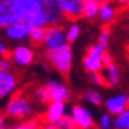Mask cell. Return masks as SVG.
Returning <instances> with one entry per match:
<instances>
[{"instance_id": "cell-1", "label": "cell", "mask_w": 129, "mask_h": 129, "mask_svg": "<svg viewBox=\"0 0 129 129\" xmlns=\"http://www.w3.org/2000/svg\"><path fill=\"white\" fill-rule=\"evenodd\" d=\"M12 11L19 15L22 21H26L33 26L48 25L40 0H15Z\"/></svg>"}, {"instance_id": "cell-2", "label": "cell", "mask_w": 129, "mask_h": 129, "mask_svg": "<svg viewBox=\"0 0 129 129\" xmlns=\"http://www.w3.org/2000/svg\"><path fill=\"white\" fill-rule=\"evenodd\" d=\"M46 58H48L49 63L61 75H67L70 73V70H71L73 50L69 44L57 50H48L46 51Z\"/></svg>"}, {"instance_id": "cell-3", "label": "cell", "mask_w": 129, "mask_h": 129, "mask_svg": "<svg viewBox=\"0 0 129 129\" xmlns=\"http://www.w3.org/2000/svg\"><path fill=\"white\" fill-rule=\"evenodd\" d=\"M5 112L9 117H13V119H28L34 115V108L26 98L17 95L8 102Z\"/></svg>"}, {"instance_id": "cell-4", "label": "cell", "mask_w": 129, "mask_h": 129, "mask_svg": "<svg viewBox=\"0 0 129 129\" xmlns=\"http://www.w3.org/2000/svg\"><path fill=\"white\" fill-rule=\"evenodd\" d=\"M104 54H105V46H103L102 44L98 42L96 45L90 46L83 59V66L86 71H88L90 74L102 71L104 67V62H103Z\"/></svg>"}, {"instance_id": "cell-5", "label": "cell", "mask_w": 129, "mask_h": 129, "mask_svg": "<svg viewBox=\"0 0 129 129\" xmlns=\"http://www.w3.org/2000/svg\"><path fill=\"white\" fill-rule=\"evenodd\" d=\"M48 25H61L67 19L61 7L59 0H40Z\"/></svg>"}, {"instance_id": "cell-6", "label": "cell", "mask_w": 129, "mask_h": 129, "mask_svg": "<svg viewBox=\"0 0 129 129\" xmlns=\"http://www.w3.org/2000/svg\"><path fill=\"white\" fill-rule=\"evenodd\" d=\"M69 44L66 37V30L61 25H49L46 28V36L44 40V46L46 50H57Z\"/></svg>"}, {"instance_id": "cell-7", "label": "cell", "mask_w": 129, "mask_h": 129, "mask_svg": "<svg viewBox=\"0 0 129 129\" xmlns=\"http://www.w3.org/2000/svg\"><path fill=\"white\" fill-rule=\"evenodd\" d=\"M32 29L33 25L21 20L5 29V37L11 41H15V42H24V41L30 38Z\"/></svg>"}, {"instance_id": "cell-8", "label": "cell", "mask_w": 129, "mask_h": 129, "mask_svg": "<svg viewBox=\"0 0 129 129\" xmlns=\"http://www.w3.org/2000/svg\"><path fill=\"white\" fill-rule=\"evenodd\" d=\"M34 51L26 45H19L12 49L11 51V58H12L13 63L19 67H26L32 64L34 61Z\"/></svg>"}, {"instance_id": "cell-9", "label": "cell", "mask_w": 129, "mask_h": 129, "mask_svg": "<svg viewBox=\"0 0 129 129\" xmlns=\"http://www.w3.org/2000/svg\"><path fill=\"white\" fill-rule=\"evenodd\" d=\"M70 115L73 116V119L75 120L79 129H91L93 124H95L92 113L83 105H79V104L74 105L71 108V113Z\"/></svg>"}, {"instance_id": "cell-10", "label": "cell", "mask_w": 129, "mask_h": 129, "mask_svg": "<svg viewBox=\"0 0 129 129\" xmlns=\"http://www.w3.org/2000/svg\"><path fill=\"white\" fill-rule=\"evenodd\" d=\"M46 88H48V92H49L50 102H64L66 103L70 99V90L66 87V84H63L58 80H50L46 84Z\"/></svg>"}, {"instance_id": "cell-11", "label": "cell", "mask_w": 129, "mask_h": 129, "mask_svg": "<svg viewBox=\"0 0 129 129\" xmlns=\"http://www.w3.org/2000/svg\"><path fill=\"white\" fill-rule=\"evenodd\" d=\"M17 79L13 73L0 70V100L7 98L16 91Z\"/></svg>"}, {"instance_id": "cell-12", "label": "cell", "mask_w": 129, "mask_h": 129, "mask_svg": "<svg viewBox=\"0 0 129 129\" xmlns=\"http://www.w3.org/2000/svg\"><path fill=\"white\" fill-rule=\"evenodd\" d=\"M104 105L112 116H117L121 112H124V111L129 107L128 105V96L124 95V93L113 95V96L108 98L107 100L104 102Z\"/></svg>"}, {"instance_id": "cell-13", "label": "cell", "mask_w": 129, "mask_h": 129, "mask_svg": "<svg viewBox=\"0 0 129 129\" xmlns=\"http://www.w3.org/2000/svg\"><path fill=\"white\" fill-rule=\"evenodd\" d=\"M84 2L86 0H59L61 7L63 9L64 15H66V17L73 21L82 17Z\"/></svg>"}, {"instance_id": "cell-14", "label": "cell", "mask_w": 129, "mask_h": 129, "mask_svg": "<svg viewBox=\"0 0 129 129\" xmlns=\"http://www.w3.org/2000/svg\"><path fill=\"white\" fill-rule=\"evenodd\" d=\"M64 115H66V104H64V102H50L45 115V120L46 122L55 124Z\"/></svg>"}, {"instance_id": "cell-15", "label": "cell", "mask_w": 129, "mask_h": 129, "mask_svg": "<svg viewBox=\"0 0 129 129\" xmlns=\"http://www.w3.org/2000/svg\"><path fill=\"white\" fill-rule=\"evenodd\" d=\"M102 74L108 86H117L120 83V71L115 63L109 64V66H104L102 70Z\"/></svg>"}, {"instance_id": "cell-16", "label": "cell", "mask_w": 129, "mask_h": 129, "mask_svg": "<svg viewBox=\"0 0 129 129\" xmlns=\"http://www.w3.org/2000/svg\"><path fill=\"white\" fill-rule=\"evenodd\" d=\"M102 3L98 0H86L83 5V12H82V17H84L87 20H92L99 17V12H100Z\"/></svg>"}, {"instance_id": "cell-17", "label": "cell", "mask_w": 129, "mask_h": 129, "mask_svg": "<svg viewBox=\"0 0 129 129\" xmlns=\"http://www.w3.org/2000/svg\"><path fill=\"white\" fill-rule=\"evenodd\" d=\"M116 8L115 5H112L111 3H104L100 7V12H99V19L104 24H108V22L113 21V19L116 17Z\"/></svg>"}, {"instance_id": "cell-18", "label": "cell", "mask_w": 129, "mask_h": 129, "mask_svg": "<svg viewBox=\"0 0 129 129\" xmlns=\"http://www.w3.org/2000/svg\"><path fill=\"white\" fill-rule=\"evenodd\" d=\"M19 21H21L19 15L13 11H8V12L0 15V29H7L8 26L13 25Z\"/></svg>"}, {"instance_id": "cell-19", "label": "cell", "mask_w": 129, "mask_h": 129, "mask_svg": "<svg viewBox=\"0 0 129 129\" xmlns=\"http://www.w3.org/2000/svg\"><path fill=\"white\" fill-rule=\"evenodd\" d=\"M45 36H46V26H33L29 40L34 45H40V44H44Z\"/></svg>"}, {"instance_id": "cell-20", "label": "cell", "mask_w": 129, "mask_h": 129, "mask_svg": "<svg viewBox=\"0 0 129 129\" xmlns=\"http://www.w3.org/2000/svg\"><path fill=\"white\" fill-rule=\"evenodd\" d=\"M84 100L91 105H100L103 104V95L96 90H88L84 92Z\"/></svg>"}, {"instance_id": "cell-21", "label": "cell", "mask_w": 129, "mask_h": 129, "mask_svg": "<svg viewBox=\"0 0 129 129\" xmlns=\"http://www.w3.org/2000/svg\"><path fill=\"white\" fill-rule=\"evenodd\" d=\"M113 128L116 129H129V108H126L124 112L116 116Z\"/></svg>"}, {"instance_id": "cell-22", "label": "cell", "mask_w": 129, "mask_h": 129, "mask_svg": "<svg viewBox=\"0 0 129 129\" xmlns=\"http://www.w3.org/2000/svg\"><path fill=\"white\" fill-rule=\"evenodd\" d=\"M79 34H80V25L78 24V22L73 21L71 24L67 26V29H66V37H67L69 44L75 42V41L78 40Z\"/></svg>"}, {"instance_id": "cell-23", "label": "cell", "mask_w": 129, "mask_h": 129, "mask_svg": "<svg viewBox=\"0 0 129 129\" xmlns=\"http://www.w3.org/2000/svg\"><path fill=\"white\" fill-rule=\"evenodd\" d=\"M55 125L58 126V129H78V125L75 120L73 119L71 115H64L59 121L55 122Z\"/></svg>"}, {"instance_id": "cell-24", "label": "cell", "mask_w": 129, "mask_h": 129, "mask_svg": "<svg viewBox=\"0 0 129 129\" xmlns=\"http://www.w3.org/2000/svg\"><path fill=\"white\" fill-rule=\"evenodd\" d=\"M113 122H115V120L112 119V115L109 112L103 113L100 116V119H99V126H100V129H112Z\"/></svg>"}, {"instance_id": "cell-25", "label": "cell", "mask_w": 129, "mask_h": 129, "mask_svg": "<svg viewBox=\"0 0 129 129\" xmlns=\"http://www.w3.org/2000/svg\"><path fill=\"white\" fill-rule=\"evenodd\" d=\"M34 98H36L40 103H50V98H49V92H48L46 86L37 88L36 92H34Z\"/></svg>"}, {"instance_id": "cell-26", "label": "cell", "mask_w": 129, "mask_h": 129, "mask_svg": "<svg viewBox=\"0 0 129 129\" xmlns=\"http://www.w3.org/2000/svg\"><path fill=\"white\" fill-rule=\"evenodd\" d=\"M90 79H91V83L93 86H96V87H103L105 84L104 77H103V74L100 71H99V73H91Z\"/></svg>"}, {"instance_id": "cell-27", "label": "cell", "mask_w": 129, "mask_h": 129, "mask_svg": "<svg viewBox=\"0 0 129 129\" xmlns=\"http://www.w3.org/2000/svg\"><path fill=\"white\" fill-rule=\"evenodd\" d=\"M12 58H9L7 55H3L0 57V70H3V71H11V69H12Z\"/></svg>"}, {"instance_id": "cell-28", "label": "cell", "mask_w": 129, "mask_h": 129, "mask_svg": "<svg viewBox=\"0 0 129 129\" xmlns=\"http://www.w3.org/2000/svg\"><path fill=\"white\" fill-rule=\"evenodd\" d=\"M38 128H40L38 121L32 120V121H26V122H22V124L16 125L12 129H38Z\"/></svg>"}, {"instance_id": "cell-29", "label": "cell", "mask_w": 129, "mask_h": 129, "mask_svg": "<svg viewBox=\"0 0 129 129\" xmlns=\"http://www.w3.org/2000/svg\"><path fill=\"white\" fill-rule=\"evenodd\" d=\"M15 0H0V15L5 13L8 11H12Z\"/></svg>"}, {"instance_id": "cell-30", "label": "cell", "mask_w": 129, "mask_h": 129, "mask_svg": "<svg viewBox=\"0 0 129 129\" xmlns=\"http://www.w3.org/2000/svg\"><path fill=\"white\" fill-rule=\"evenodd\" d=\"M109 29L108 28H104L103 30L100 32V34H99V44H102L103 46H105L107 48L108 45V41H109Z\"/></svg>"}, {"instance_id": "cell-31", "label": "cell", "mask_w": 129, "mask_h": 129, "mask_svg": "<svg viewBox=\"0 0 129 129\" xmlns=\"http://www.w3.org/2000/svg\"><path fill=\"white\" fill-rule=\"evenodd\" d=\"M103 62H104V66H109V64L113 63V58L109 53H105L104 57H103Z\"/></svg>"}, {"instance_id": "cell-32", "label": "cell", "mask_w": 129, "mask_h": 129, "mask_svg": "<svg viewBox=\"0 0 129 129\" xmlns=\"http://www.w3.org/2000/svg\"><path fill=\"white\" fill-rule=\"evenodd\" d=\"M7 54H8V48H7V45H5L2 40H0V57L7 55Z\"/></svg>"}, {"instance_id": "cell-33", "label": "cell", "mask_w": 129, "mask_h": 129, "mask_svg": "<svg viewBox=\"0 0 129 129\" xmlns=\"http://www.w3.org/2000/svg\"><path fill=\"white\" fill-rule=\"evenodd\" d=\"M41 129H58V126L55 124H51V122H48L44 128H41Z\"/></svg>"}, {"instance_id": "cell-34", "label": "cell", "mask_w": 129, "mask_h": 129, "mask_svg": "<svg viewBox=\"0 0 129 129\" xmlns=\"http://www.w3.org/2000/svg\"><path fill=\"white\" fill-rule=\"evenodd\" d=\"M3 126H5V119L3 116H0V129H2Z\"/></svg>"}, {"instance_id": "cell-35", "label": "cell", "mask_w": 129, "mask_h": 129, "mask_svg": "<svg viewBox=\"0 0 129 129\" xmlns=\"http://www.w3.org/2000/svg\"><path fill=\"white\" fill-rule=\"evenodd\" d=\"M117 3L121 5H129V0H117Z\"/></svg>"}, {"instance_id": "cell-36", "label": "cell", "mask_w": 129, "mask_h": 129, "mask_svg": "<svg viewBox=\"0 0 129 129\" xmlns=\"http://www.w3.org/2000/svg\"><path fill=\"white\" fill-rule=\"evenodd\" d=\"M98 2H100L102 4H104V3H111L112 0H98Z\"/></svg>"}, {"instance_id": "cell-37", "label": "cell", "mask_w": 129, "mask_h": 129, "mask_svg": "<svg viewBox=\"0 0 129 129\" xmlns=\"http://www.w3.org/2000/svg\"><path fill=\"white\" fill-rule=\"evenodd\" d=\"M2 129H12V128H9V126H3Z\"/></svg>"}, {"instance_id": "cell-38", "label": "cell", "mask_w": 129, "mask_h": 129, "mask_svg": "<svg viewBox=\"0 0 129 129\" xmlns=\"http://www.w3.org/2000/svg\"><path fill=\"white\" fill-rule=\"evenodd\" d=\"M128 105H129V95H128Z\"/></svg>"}]
</instances>
